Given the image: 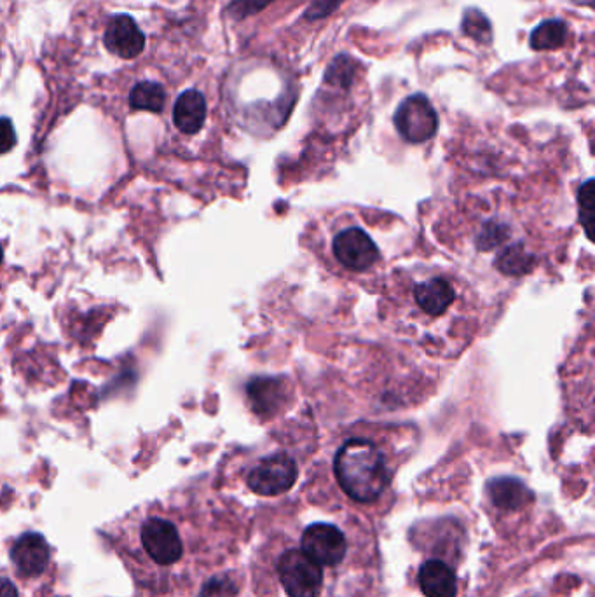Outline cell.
<instances>
[{"instance_id":"obj_1","label":"cell","mask_w":595,"mask_h":597,"mask_svg":"<svg viewBox=\"0 0 595 597\" xmlns=\"http://www.w3.org/2000/svg\"><path fill=\"white\" fill-rule=\"evenodd\" d=\"M334 474L342 491L358 503H372L390 486L383 451L369 439H349L334 458Z\"/></svg>"},{"instance_id":"obj_2","label":"cell","mask_w":595,"mask_h":597,"mask_svg":"<svg viewBox=\"0 0 595 597\" xmlns=\"http://www.w3.org/2000/svg\"><path fill=\"white\" fill-rule=\"evenodd\" d=\"M135 547L130 556L142 570L152 575L163 573L177 566L184 557L185 543L177 524L170 517L147 514L135 524Z\"/></svg>"},{"instance_id":"obj_3","label":"cell","mask_w":595,"mask_h":597,"mask_svg":"<svg viewBox=\"0 0 595 597\" xmlns=\"http://www.w3.org/2000/svg\"><path fill=\"white\" fill-rule=\"evenodd\" d=\"M409 296L414 313H419L428 322H438L456 308L458 289L447 276L426 273L412 282Z\"/></svg>"},{"instance_id":"obj_4","label":"cell","mask_w":595,"mask_h":597,"mask_svg":"<svg viewBox=\"0 0 595 597\" xmlns=\"http://www.w3.org/2000/svg\"><path fill=\"white\" fill-rule=\"evenodd\" d=\"M278 577L290 597H318L322 591L323 570L301 549L287 550L278 559Z\"/></svg>"},{"instance_id":"obj_5","label":"cell","mask_w":595,"mask_h":597,"mask_svg":"<svg viewBox=\"0 0 595 597\" xmlns=\"http://www.w3.org/2000/svg\"><path fill=\"white\" fill-rule=\"evenodd\" d=\"M299 468L288 454L276 453L266 456L247 475L248 488L259 496H280L294 488Z\"/></svg>"},{"instance_id":"obj_6","label":"cell","mask_w":595,"mask_h":597,"mask_svg":"<svg viewBox=\"0 0 595 597\" xmlns=\"http://www.w3.org/2000/svg\"><path fill=\"white\" fill-rule=\"evenodd\" d=\"M332 255L342 268L353 273L370 271L381 259L376 241L358 226L344 227L334 236Z\"/></svg>"},{"instance_id":"obj_7","label":"cell","mask_w":595,"mask_h":597,"mask_svg":"<svg viewBox=\"0 0 595 597\" xmlns=\"http://www.w3.org/2000/svg\"><path fill=\"white\" fill-rule=\"evenodd\" d=\"M393 123L404 140L411 144H423L437 133V110L433 109L425 95H412L398 105Z\"/></svg>"},{"instance_id":"obj_8","label":"cell","mask_w":595,"mask_h":597,"mask_svg":"<svg viewBox=\"0 0 595 597\" xmlns=\"http://www.w3.org/2000/svg\"><path fill=\"white\" fill-rule=\"evenodd\" d=\"M302 552L320 566H337L344 561L348 543L341 529L329 522H315L304 529Z\"/></svg>"},{"instance_id":"obj_9","label":"cell","mask_w":595,"mask_h":597,"mask_svg":"<svg viewBox=\"0 0 595 597\" xmlns=\"http://www.w3.org/2000/svg\"><path fill=\"white\" fill-rule=\"evenodd\" d=\"M103 42L112 55L124 60H133L144 51L145 35L131 16L117 14L109 21Z\"/></svg>"},{"instance_id":"obj_10","label":"cell","mask_w":595,"mask_h":597,"mask_svg":"<svg viewBox=\"0 0 595 597\" xmlns=\"http://www.w3.org/2000/svg\"><path fill=\"white\" fill-rule=\"evenodd\" d=\"M11 561L23 577H39L49 564V545L39 533L21 535L11 547Z\"/></svg>"},{"instance_id":"obj_11","label":"cell","mask_w":595,"mask_h":597,"mask_svg":"<svg viewBox=\"0 0 595 597\" xmlns=\"http://www.w3.org/2000/svg\"><path fill=\"white\" fill-rule=\"evenodd\" d=\"M419 587L426 597H456L458 577L449 564L430 559L419 568Z\"/></svg>"},{"instance_id":"obj_12","label":"cell","mask_w":595,"mask_h":597,"mask_svg":"<svg viewBox=\"0 0 595 597\" xmlns=\"http://www.w3.org/2000/svg\"><path fill=\"white\" fill-rule=\"evenodd\" d=\"M206 121V100L198 90H187L173 107V123L185 135H196Z\"/></svg>"},{"instance_id":"obj_13","label":"cell","mask_w":595,"mask_h":597,"mask_svg":"<svg viewBox=\"0 0 595 597\" xmlns=\"http://www.w3.org/2000/svg\"><path fill=\"white\" fill-rule=\"evenodd\" d=\"M487 496L501 510H520L533 501V493L515 477H498L487 482Z\"/></svg>"},{"instance_id":"obj_14","label":"cell","mask_w":595,"mask_h":597,"mask_svg":"<svg viewBox=\"0 0 595 597\" xmlns=\"http://www.w3.org/2000/svg\"><path fill=\"white\" fill-rule=\"evenodd\" d=\"M248 400L255 412L266 414L280 405L283 400V385L273 378L254 379L247 388Z\"/></svg>"},{"instance_id":"obj_15","label":"cell","mask_w":595,"mask_h":597,"mask_svg":"<svg viewBox=\"0 0 595 597\" xmlns=\"http://www.w3.org/2000/svg\"><path fill=\"white\" fill-rule=\"evenodd\" d=\"M165 103L166 91L159 83L144 81L133 86V90L130 91L131 109L159 114L165 109Z\"/></svg>"},{"instance_id":"obj_16","label":"cell","mask_w":595,"mask_h":597,"mask_svg":"<svg viewBox=\"0 0 595 597\" xmlns=\"http://www.w3.org/2000/svg\"><path fill=\"white\" fill-rule=\"evenodd\" d=\"M568 35V27L562 20H547L534 28L531 34V48L536 51L561 48Z\"/></svg>"},{"instance_id":"obj_17","label":"cell","mask_w":595,"mask_h":597,"mask_svg":"<svg viewBox=\"0 0 595 597\" xmlns=\"http://www.w3.org/2000/svg\"><path fill=\"white\" fill-rule=\"evenodd\" d=\"M461 28L465 35L473 39L479 44H491L493 42V25L487 18L486 14L482 13L477 7H470L466 9L463 14V23Z\"/></svg>"},{"instance_id":"obj_18","label":"cell","mask_w":595,"mask_h":597,"mask_svg":"<svg viewBox=\"0 0 595 597\" xmlns=\"http://www.w3.org/2000/svg\"><path fill=\"white\" fill-rule=\"evenodd\" d=\"M358 63L349 55H339L334 62L330 63L329 70L325 74V83L337 86V88H349L355 81Z\"/></svg>"},{"instance_id":"obj_19","label":"cell","mask_w":595,"mask_h":597,"mask_svg":"<svg viewBox=\"0 0 595 597\" xmlns=\"http://www.w3.org/2000/svg\"><path fill=\"white\" fill-rule=\"evenodd\" d=\"M273 0H231V4L227 6V13L234 20H245L252 14H257L269 6Z\"/></svg>"},{"instance_id":"obj_20","label":"cell","mask_w":595,"mask_h":597,"mask_svg":"<svg viewBox=\"0 0 595 597\" xmlns=\"http://www.w3.org/2000/svg\"><path fill=\"white\" fill-rule=\"evenodd\" d=\"M199 597H238V587L227 577H215L206 582Z\"/></svg>"},{"instance_id":"obj_21","label":"cell","mask_w":595,"mask_h":597,"mask_svg":"<svg viewBox=\"0 0 595 597\" xmlns=\"http://www.w3.org/2000/svg\"><path fill=\"white\" fill-rule=\"evenodd\" d=\"M580 217H582L585 231L590 236V229H592V219H594V187H592V180H587L585 186L580 191Z\"/></svg>"},{"instance_id":"obj_22","label":"cell","mask_w":595,"mask_h":597,"mask_svg":"<svg viewBox=\"0 0 595 597\" xmlns=\"http://www.w3.org/2000/svg\"><path fill=\"white\" fill-rule=\"evenodd\" d=\"M344 0H313L311 6L306 11V18L308 20H322L327 18L329 14L334 13L337 7L341 6Z\"/></svg>"},{"instance_id":"obj_23","label":"cell","mask_w":595,"mask_h":597,"mask_svg":"<svg viewBox=\"0 0 595 597\" xmlns=\"http://www.w3.org/2000/svg\"><path fill=\"white\" fill-rule=\"evenodd\" d=\"M18 142L13 121L9 117H0V154L13 151L14 145Z\"/></svg>"},{"instance_id":"obj_24","label":"cell","mask_w":595,"mask_h":597,"mask_svg":"<svg viewBox=\"0 0 595 597\" xmlns=\"http://www.w3.org/2000/svg\"><path fill=\"white\" fill-rule=\"evenodd\" d=\"M0 597H18L16 585L4 577H0Z\"/></svg>"},{"instance_id":"obj_25","label":"cell","mask_w":595,"mask_h":597,"mask_svg":"<svg viewBox=\"0 0 595 597\" xmlns=\"http://www.w3.org/2000/svg\"><path fill=\"white\" fill-rule=\"evenodd\" d=\"M2 261H4V248L0 245V264H2Z\"/></svg>"}]
</instances>
